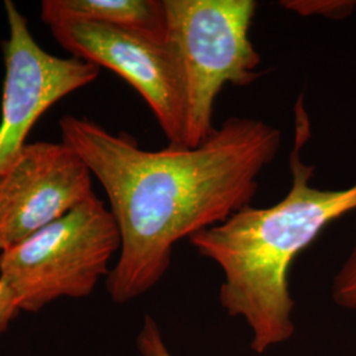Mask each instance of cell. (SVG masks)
<instances>
[{"label":"cell","mask_w":356,"mask_h":356,"mask_svg":"<svg viewBox=\"0 0 356 356\" xmlns=\"http://www.w3.org/2000/svg\"><path fill=\"white\" fill-rule=\"evenodd\" d=\"M58 127L102 185L119 229V257L106 279L116 304L154 288L179 241L251 204L257 178L281 147L280 129L244 116H231L198 147L160 151L141 149L131 135L88 118L66 115Z\"/></svg>","instance_id":"cell-1"},{"label":"cell","mask_w":356,"mask_h":356,"mask_svg":"<svg viewBox=\"0 0 356 356\" xmlns=\"http://www.w3.org/2000/svg\"><path fill=\"white\" fill-rule=\"evenodd\" d=\"M310 136L309 115L300 95L294 107L288 194L268 207L248 204L189 239L198 254L220 268L219 302L229 317L247 322L251 350L259 355L294 334L289 288L293 261L330 223L356 210V182L338 191L312 185L316 168L301 157Z\"/></svg>","instance_id":"cell-2"},{"label":"cell","mask_w":356,"mask_h":356,"mask_svg":"<svg viewBox=\"0 0 356 356\" xmlns=\"http://www.w3.org/2000/svg\"><path fill=\"white\" fill-rule=\"evenodd\" d=\"M166 41L175 54L184 101L182 147L194 148L216 129V97L225 85L247 86L263 72L250 40L254 0H164Z\"/></svg>","instance_id":"cell-3"},{"label":"cell","mask_w":356,"mask_h":356,"mask_svg":"<svg viewBox=\"0 0 356 356\" xmlns=\"http://www.w3.org/2000/svg\"><path fill=\"white\" fill-rule=\"evenodd\" d=\"M120 251L114 216L94 193L76 209L13 248L0 252V280L13 291L20 312L36 313L61 297L94 292Z\"/></svg>","instance_id":"cell-4"},{"label":"cell","mask_w":356,"mask_h":356,"mask_svg":"<svg viewBox=\"0 0 356 356\" xmlns=\"http://www.w3.org/2000/svg\"><path fill=\"white\" fill-rule=\"evenodd\" d=\"M8 38L3 41L4 81L0 111V179L24 149L31 131L51 106L92 83L97 65L61 58L38 45L13 0L4 1Z\"/></svg>","instance_id":"cell-5"},{"label":"cell","mask_w":356,"mask_h":356,"mask_svg":"<svg viewBox=\"0 0 356 356\" xmlns=\"http://www.w3.org/2000/svg\"><path fill=\"white\" fill-rule=\"evenodd\" d=\"M72 57L122 76L149 106L172 145L182 147L184 101L175 54L166 40L119 26L65 19L49 24Z\"/></svg>","instance_id":"cell-6"},{"label":"cell","mask_w":356,"mask_h":356,"mask_svg":"<svg viewBox=\"0 0 356 356\" xmlns=\"http://www.w3.org/2000/svg\"><path fill=\"white\" fill-rule=\"evenodd\" d=\"M94 194L89 166L64 141L28 143L0 179V252Z\"/></svg>","instance_id":"cell-7"},{"label":"cell","mask_w":356,"mask_h":356,"mask_svg":"<svg viewBox=\"0 0 356 356\" xmlns=\"http://www.w3.org/2000/svg\"><path fill=\"white\" fill-rule=\"evenodd\" d=\"M40 17L47 26L73 19L166 40L164 0H42Z\"/></svg>","instance_id":"cell-8"},{"label":"cell","mask_w":356,"mask_h":356,"mask_svg":"<svg viewBox=\"0 0 356 356\" xmlns=\"http://www.w3.org/2000/svg\"><path fill=\"white\" fill-rule=\"evenodd\" d=\"M281 7L301 16H323L341 20L348 17L356 8L354 0H282Z\"/></svg>","instance_id":"cell-9"},{"label":"cell","mask_w":356,"mask_h":356,"mask_svg":"<svg viewBox=\"0 0 356 356\" xmlns=\"http://www.w3.org/2000/svg\"><path fill=\"white\" fill-rule=\"evenodd\" d=\"M331 296L339 307L356 312V243L334 277Z\"/></svg>","instance_id":"cell-10"},{"label":"cell","mask_w":356,"mask_h":356,"mask_svg":"<svg viewBox=\"0 0 356 356\" xmlns=\"http://www.w3.org/2000/svg\"><path fill=\"white\" fill-rule=\"evenodd\" d=\"M138 347L141 356H175L166 348L161 331L152 317L147 316L138 337Z\"/></svg>","instance_id":"cell-11"},{"label":"cell","mask_w":356,"mask_h":356,"mask_svg":"<svg viewBox=\"0 0 356 356\" xmlns=\"http://www.w3.org/2000/svg\"><path fill=\"white\" fill-rule=\"evenodd\" d=\"M20 313L19 302L13 291L4 281L0 280V334L7 330L10 322Z\"/></svg>","instance_id":"cell-12"}]
</instances>
